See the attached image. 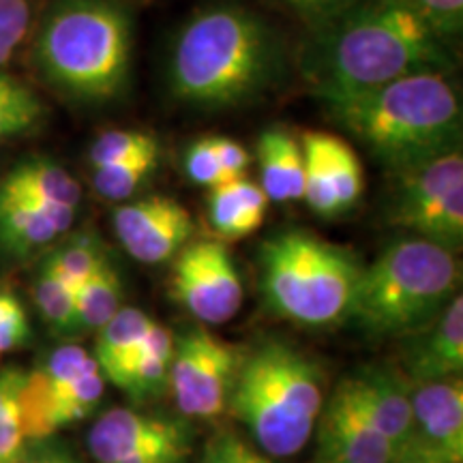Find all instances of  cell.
Segmentation results:
<instances>
[{"mask_svg":"<svg viewBox=\"0 0 463 463\" xmlns=\"http://www.w3.org/2000/svg\"><path fill=\"white\" fill-rule=\"evenodd\" d=\"M309 31L300 65L320 101L453 67L449 45L399 0H356Z\"/></svg>","mask_w":463,"mask_h":463,"instance_id":"obj_1","label":"cell"},{"mask_svg":"<svg viewBox=\"0 0 463 463\" xmlns=\"http://www.w3.org/2000/svg\"><path fill=\"white\" fill-rule=\"evenodd\" d=\"M283 48L251 9L213 5L181 28L172 45V95L198 109H230L258 101L279 82Z\"/></svg>","mask_w":463,"mask_h":463,"instance_id":"obj_2","label":"cell"},{"mask_svg":"<svg viewBox=\"0 0 463 463\" xmlns=\"http://www.w3.org/2000/svg\"><path fill=\"white\" fill-rule=\"evenodd\" d=\"M322 106L341 129L397 172L461 144L459 92L442 71L405 75L378 89L322 99Z\"/></svg>","mask_w":463,"mask_h":463,"instance_id":"obj_3","label":"cell"},{"mask_svg":"<svg viewBox=\"0 0 463 463\" xmlns=\"http://www.w3.org/2000/svg\"><path fill=\"white\" fill-rule=\"evenodd\" d=\"M33 61L69 99L86 106L116 101L131 75L129 11L116 0H52L34 33Z\"/></svg>","mask_w":463,"mask_h":463,"instance_id":"obj_4","label":"cell"},{"mask_svg":"<svg viewBox=\"0 0 463 463\" xmlns=\"http://www.w3.org/2000/svg\"><path fill=\"white\" fill-rule=\"evenodd\" d=\"M324 408L320 363L289 341L264 339L242 358L228 410L273 459L297 455Z\"/></svg>","mask_w":463,"mask_h":463,"instance_id":"obj_5","label":"cell"},{"mask_svg":"<svg viewBox=\"0 0 463 463\" xmlns=\"http://www.w3.org/2000/svg\"><path fill=\"white\" fill-rule=\"evenodd\" d=\"M363 266L350 249L307 230L277 232L260 247V289L275 316L307 328L352 317Z\"/></svg>","mask_w":463,"mask_h":463,"instance_id":"obj_6","label":"cell"},{"mask_svg":"<svg viewBox=\"0 0 463 463\" xmlns=\"http://www.w3.org/2000/svg\"><path fill=\"white\" fill-rule=\"evenodd\" d=\"M457 286L453 251L419 236L397 241L363 269L352 317L375 337L416 335L438 320Z\"/></svg>","mask_w":463,"mask_h":463,"instance_id":"obj_7","label":"cell"},{"mask_svg":"<svg viewBox=\"0 0 463 463\" xmlns=\"http://www.w3.org/2000/svg\"><path fill=\"white\" fill-rule=\"evenodd\" d=\"M391 222L419 239L455 249L463 242V157L461 148L399 170Z\"/></svg>","mask_w":463,"mask_h":463,"instance_id":"obj_8","label":"cell"},{"mask_svg":"<svg viewBox=\"0 0 463 463\" xmlns=\"http://www.w3.org/2000/svg\"><path fill=\"white\" fill-rule=\"evenodd\" d=\"M247 352L208 328L174 337L167 391L184 419L213 420L228 412L232 391Z\"/></svg>","mask_w":463,"mask_h":463,"instance_id":"obj_9","label":"cell"},{"mask_svg":"<svg viewBox=\"0 0 463 463\" xmlns=\"http://www.w3.org/2000/svg\"><path fill=\"white\" fill-rule=\"evenodd\" d=\"M170 294L195 320L217 326L239 314L245 289L230 249L208 239L189 242L174 258Z\"/></svg>","mask_w":463,"mask_h":463,"instance_id":"obj_10","label":"cell"},{"mask_svg":"<svg viewBox=\"0 0 463 463\" xmlns=\"http://www.w3.org/2000/svg\"><path fill=\"white\" fill-rule=\"evenodd\" d=\"M112 225L120 247L140 264L170 262L194 239V219L181 202L148 195L114 208Z\"/></svg>","mask_w":463,"mask_h":463,"instance_id":"obj_11","label":"cell"},{"mask_svg":"<svg viewBox=\"0 0 463 463\" xmlns=\"http://www.w3.org/2000/svg\"><path fill=\"white\" fill-rule=\"evenodd\" d=\"M86 444L97 463H112L148 450L194 447V430L184 416L174 419L114 408L95 420Z\"/></svg>","mask_w":463,"mask_h":463,"instance_id":"obj_12","label":"cell"},{"mask_svg":"<svg viewBox=\"0 0 463 463\" xmlns=\"http://www.w3.org/2000/svg\"><path fill=\"white\" fill-rule=\"evenodd\" d=\"M352 402L364 419L395 447L397 453L414 444L412 384L392 364H364L344 380Z\"/></svg>","mask_w":463,"mask_h":463,"instance_id":"obj_13","label":"cell"},{"mask_svg":"<svg viewBox=\"0 0 463 463\" xmlns=\"http://www.w3.org/2000/svg\"><path fill=\"white\" fill-rule=\"evenodd\" d=\"M314 463H391L397 450L364 419L344 382L324 403L317 419Z\"/></svg>","mask_w":463,"mask_h":463,"instance_id":"obj_14","label":"cell"},{"mask_svg":"<svg viewBox=\"0 0 463 463\" xmlns=\"http://www.w3.org/2000/svg\"><path fill=\"white\" fill-rule=\"evenodd\" d=\"M414 444L449 463H463V380L412 384Z\"/></svg>","mask_w":463,"mask_h":463,"instance_id":"obj_15","label":"cell"},{"mask_svg":"<svg viewBox=\"0 0 463 463\" xmlns=\"http://www.w3.org/2000/svg\"><path fill=\"white\" fill-rule=\"evenodd\" d=\"M403 356L410 384L461 378L463 369V297L455 294L438 320L414 335Z\"/></svg>","mask_w":463,"mask_h":463,"instance_id":"obj_16","label":"cell"},{"mask_svg":"<svg viewBox=\"0 0 463 463\" xmlns=\"http://www.w3.org/2000/svg\"><path fill=\"white\" fill-rule=\"evenodd\" d=\"M260 187L273 202L303 200L305 153L303 144L283 127H270L258 140Z\"/></svg>","mask_w":463,"mask_h":463,"instance_id":"obj_17","label":"cell"},{"mask_svg":"<svg viewBox=\"0 0 463 463\" xmlns=\"http://www.w3.org/2000/svg\"><path fill=\"white\" fill-rule=\"evenodd\" d=\"M155 320L137 307H123L106 326L97 331L95 361L103 380L125 389L133 364L140 356L144 337Z\"/></svg>","mask_w":463,"mask_h":463,"instance_id":"obj_18","label":"cell"},{"mask_svg":"<svg viewBox=\"0 0 463 463\" xmlns=\"http://www.w3.org/2000/svg\"><path fill=\"white\" fill-rule=\"evenodd\" d=\"M62 236L37 202L28 195L0 191V251L24 260L42 253Z\"/></svg>","mask_w":463,"mask_h":463,"instance_id":"obj_19","label":"cell"},{"mask_svg":"<svg viewBox=\"0 0 463 463\" xmlns=\"http://www.w3.org/2000/svg\"><path fill=\"white\" fill-rule=\"evenodd\" d=\"M269 202L260 184L247 181L245 176L234 178L211 189L208 219L222 239L239 241L264 223Z\"/></svg>","mask_w":463,"mask_h":463,"instance_id":"obj_20","label":"cell"},{"mask_svg":"<svg viewBox=\"0 0 463 463\" xmlns=\"http://www.w3.org/2000/svg\"><path fill=\"white\" fill-rule=\"evenodd\" d=\"M305 140L311 144L320 155L328 183H331L335 204L339 215L350 211L361 200L364 189L363 164L345 140L326 131H307Z\"/></svg>","mask_w":463,"mask_h":463,"instance_id":"obj_21","label":"cell"},{"mask_svg":"<svg viewBox=\"0 0 463 463\" xmlns=\"http://www.w3.org/2000/svg\"><path fill=\"white\" fill-rule=\"evenodd\" d=\"M0 191L34 195V198L58 202V204L73 208H78L80 200H82L80 183L65 167L48 157H31L20 161L0 183Z\"/></svg>","mask_w":463,"mask_h":463,"instance_id":"obj_22","label":"cell"},{"mask_svg":"<svg viewBox=\"0 0 463 463\" xmlns=\"http://www.w3.org/2000/svg\"><path fill=\"white\" fill-rule=\"evenodd\" d=\"M174 352V335L165 326L153 322L144 337L140 356L127 378L125 392L133 402L144 403L161 397L170 384V363Z\"/></svg>","mask_w":463,"mask_h":463,"instance_id":"obj_23","label":"cell"},{"mask_svg":"<svg viewBox=\"0 0 463 463\" xmlns=\"http://www.w3.org/2000/svg\"><path fill=\"white\" fill-rule=\"evenodd\" d=\"M73 297L80 335L97 333L99 328L106 326L125 307V288L112 260H108L95 275L80 283L75 288Z\"/></svg>","mask_w":463,"mask_h":463,"instance_id":"obj_24","label":"cell"},{"mask_svg":"<svg viewBox=\"0 0 463 463\" xmlns=\"http://www.w3.org/2000/svg\"><path fill=\"white\" fill-rule=\"evenodd\" d=\"M108 260L109 256L99 236L92 232H78L71 239L50 249L43 264L75 292V288L95 275Z\"/></svg>","mask_w":463,"mask_h":463,"instance_id":"obj_25","label":"cell"},{"mask_svg":"<svg viewBox=\"0 0 463 463\" xmlns=\"http://www.w3.org/2000/svg\"><path fill=\"white\" fill-rule=\"evenodd\" d=\"M45 118V108L33 89L0 69V142L24 137Z\"/></svg>","mask_w":463,"mask_h":463,"instance_id":"obj_26","label":"cell"},{"mask_svg":"<svg viewBox=\"0 0 463 463\" xmlns=\"http://www.w3.org/2000/svg\"><path fill=\"white\" fill-rule=\"evenodd\" d=\"M33 300L52 333L58 335V337L80 335L73 288H69L61 277L52 273L43 262L39 264L37 275H34Z\"/></svg>","mask_w":463,"mask_h":463,"instance_id":"obj_27","label":"cell"},{"mask_svg":"<svg viewBox=\"0 0 463 463\" xmlns=\"http://www.w3.org/2000/svg\"><path fill=\"white\" fill-rule=\"evenodd\" d=\"M26 372L7 367L0 372V463H17L28 449L20 419V389Z\"/></svg>","mask_w":463,"mask_h":463,"instance_id":"obj_28","label":"cell"},{"mask_svg":"<svg viewBox=\"0 0 463 463\" xmlns=\"http://www.w3.org/2000/svg\"><path fill=\"white\" fill-rule=\"evenodd\" d=\"M159 165V155H144V157L123 161L103 167H92V189L108 202H125L155 176Z\"/></svg>","mask_w":463,"mask_h":463,"instance_id":"obj_29","label":"cell"},{"mask_svg":"<svg viewBox=\"0 0 463 463\" xmlns=\"http://www.w3.org/2000/svg\"><path fill=\"white\" fill-rule=\"evenodd\" d=\"M103 391H106V380H103L99 367L89 369L78 380L65 386L61 395L56 397L54 410H52L54 430L58 431L71 422L89 419L97 410V405L101 403Z\"/></svg>","mask_w":463,"mask_h":463,"instance_id":"obj_30","label":"cell"},{"mask_svg":"<svg viewBox=\"0 0 463 463\" xmlns=\"http://www.w3.org/2000/svg\"><path fill=\"white\" fill-rule=\"evenodd\" d=\"M144 155H159V142L153 133L140 129H109L103 131L89 148V165L103 167L123 161L144 157Z\"/></svg>","mask_w":463,"mask_h":463,"instance_id":"obj_31","label":"cell"},{"mask_svg":"<svg viewBox=\"0 0 463 463\" xmlns=\"http://www.w3.org/2000/svg\"><path fill=\"white\" fill-rule=\"evenodd\" d=\"M419 15L444 43L459 37L463 28V0H399Z\"/></svg>","mask_w":463,"mask_h":463,"instance_id":"obj_32","label":"cell"},{"mask_svg":"<svg viewBox=\"0 0 463 463\" xmlns=\"http://www.w3.org/2000/svg\"><path fill=\"white\" fill-rule=\"evenodd\" d=\"M31 0H0V67L15 56L31 31Z\"/></svg>","mask_w":463,"mask_h":463,"instance_id":"obj_33","label":"cell"},{"mask_svg":"<svg viewBox=\"0 0 463 463\" xmlns=\"http://www.w3.org/2000/svg\"><path fill=\"white\" fill-rule=\"evenodd\" d=\"M31 341V322L14 289L0 286V354L20 350Z\"/></svg>","mask_w":463,"mask_h":463,"instance_id":"obj_34","label":"cell"},{"mask_svg":"<svg viewBox=\"0 0 463 463\" xmlns=\"http://www.w3.org/2000/svg\"><path fill=\"white\" fill-rule=\"evenodd\" d=\"M202 463H275V459L239 433L222 431L208 439Z\"/></svg>","mask_w":463,"mask_h":463,"instance_id":"obj_35","label":"cell"},{"mask_svg":"<svg viewBox=\"0 0 463 463\" xmlns=\"http://www.w3.org/2000/svg\"><path fill=\"white\" fill-rule=\"evenodd\" d=\"M184 172H187V176L195 184L206 189L219 187V184L230 181L222 170V164H219L211 137H202V140L194 142L187 148V155H184Z\"/></svg>","mask_w":463,"mask_h":463,"instance_id":"obj_36","label":"cell"},{"mask_svg":"<svg viewBox=\"0 0 463 463\" xmlns=\"http://www.w3.org/2000/svg\"><path fill=\"white\" fill-rule=\"evenodd\" d=\"M277 3L292 11L309 28H316L341 14V11H345L356 0H277Z\"/></svg>","mask_w":463,"mask_h":463,"instance_id":"obj_37","label":"cell"},{"mask_svg":"<svg viewBox=\"0 0 463 463\" xmlns=\"http://www.w3.org/2000/svg\"><path fill=\"white\" fill-rule=\"evenodd\" d=\"M211 140L225 176H228L230 181L245 176L247 167L251 164V157H249L245 146H241L236 140H232V137H223V136H215L211 137Z\"/></svg>","mask_w":463,"mask_h":463,"instance_id":"obj_38","label":"cell"},{"mask_svg":"<svg viewBox=\"0 0 463 463\" xmlns=\"http://www.w3.org/2000/svg\"><path fill=\"white\" fill-rule=\"evenodd\" d=\"M17 463H84L78 459L71 450L62 447V444L52 442L50 438L37 439V442L28 444L26 453Z\"/></svg>","mask_w":463,"mask_h":463,"instance_id":"obj_39","label":"cell"},{"mask_svg":"<svg viewBox=\"0 0 463 463\" xmlns=\"http://www.w3.org/2000/svg\"><path fill=\"white\" fill-rule=\"evenodd\" d=\"M391 463H449V461L439 459V457L427 453V450H422L419 447H410L392 457Z\"/></svg>","mask_w":463,"mask_h":463,"instance_id":"obj_40","label":"cell"}]
</instances>
